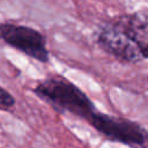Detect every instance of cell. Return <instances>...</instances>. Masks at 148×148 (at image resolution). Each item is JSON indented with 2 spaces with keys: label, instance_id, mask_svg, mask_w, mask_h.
I'll return each instance as SVG.
<instances>
[{
  "label": "cell",
  "instance_id": "4",
  "mask_svg": "<svg viewBox=\"0 0 148 148\" xmlns=\"http://www.w3.org/2000/svg\"><path fill=\"white\" fill-rule=\"evenodd\" d=\"M0 39L37 61H49L45 37L34 28L16 23H1Z\"/></svg>",
  "mask_w": 148,
  "mask_h": 148
},
{
  "label": "cell",
  "instance_id": "1",
  "mask_svg": "<svg viewBox=\"0 0 148 148\" xmlns=\"http://www.w3.org/2000/svg\"><path fill=\"white\" fill-rule=\"evenodd\" d=\"M97 44L126 62L148 60V13L136 12L106 21L97 32Z\"/></svg>",
  "mask_w": 148,
  "mask_h": 148
},
{
  "label": "cell",
  "instance_id": "2",
  "mask_svg": "<svg viewBox=\"0 0 148 148\" xmlns=\"http://www.w3.org/2000/svg\"><path fill=\"white\" fill-rule=\"evenodd\" d=\"M32 91L54 109L67 111L87 121L97 111L91 99L77 86L59 75L39 81Z\"/></svg>",
  "mask_w": 148,
  "mask_h": 148
},
{
  "label": "cell",
  "instance_id": "3",
  "mask_svg": "<svg viewBox=\"0 0 148 148\" xmlns=\"http://www.w3.org/2000/svg\"><path fill=\"white\" fill-rule=\"evenodd\" d=\"M88 123L110 141L127 145L130 147H143L148 142V132L138 123L102 113L98 110L89 118Z\"/></svg>",
  "mask_w": 148,
  "mask_h": 148
},
{
  "label": "cell",
  "instance_id": "5",
  "mask_svg": "<svg viewBox=\"0 0 148 148\" xmlns=\"http://www.w3.org/2000/svg\"><path fill=\"white\" fill-rule=\"evenodd\" d=\"M15 105V98L14 96L0 87V110H9Z\"/></svg>",
  "mask_w": 148,
  "mask_h": 148
}]
</instances>
